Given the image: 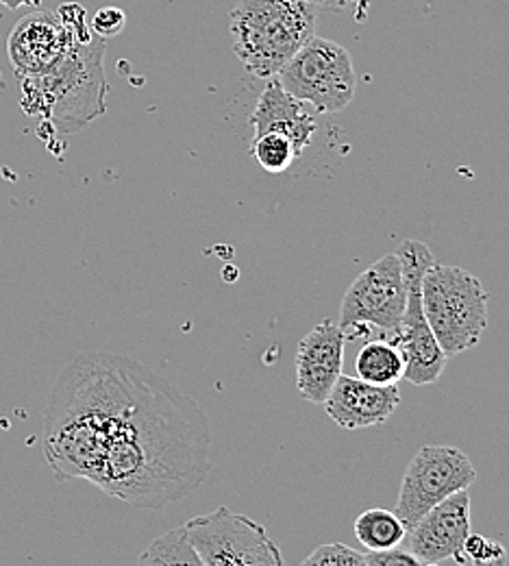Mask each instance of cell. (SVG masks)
I'll return each instance as SVG.
<instances>
[{"label":"cell","mask_w":509,"mask_h":566,"mask_svg":"<svg viewBox=\"0 0 509 566\" xmlns=\"http://www.w3.org/2000/svg\"><path fill=\"white\" fill-rule=\"evenodd\" d=\"M251 125L255 138L264 134H284L288 136L300 153L311 144L318 132L314 114L305 109V103L288 94L277 78H271L251 114Z\"/></svg>","instance_id":"15"},{"label":"cell","mask_w":509,"mask_h":566,"mask_svg":"<svg viewBox=\"0 0 509 566\" xmlns=\"http://www.w3.org/2000/svg\"><path fill=\"white\" fill-rule=\"evenodd\" d=\"M353 530L365 552H385L399 547L407 536V530L396 512L385 507H370L362 512L356 518Z\"/></svg>","instance_id":"17"},{"label":"cell","mask_w":509,"mask_h":566,"mask_svg":"<svg viewBox=\"0 0 509 566\" xmlns=\"http://www.w3.org/2000/svg\"><path fill=\"white\" fill-rule=\"evenodd\" d=\"M251 153L257 164L271 175H284L300 157V148L284 134H264L259 138H253Z\"/></svg>","instance_id":"19"},{"label":"cell","mask_w":509,"mask_h":566,"mask_svg":"<svg viewBox=\"0 0 509 566\" xmlns=\"http://www.w3.org/2000/svg\"><path fill=\"white\" fill-rule=\"evenodd\" d=\"M356 370L368 384L396 386L405 377V359L394 343L385 338L370 340L358 354Z\"/></svg>","instance_id":"16"},{"label":"cell","mask_w":509,"mask_h":566,"mask_svg":"<svg viewBox=\"0 0 509 566\" xmlns=\"http://www.w3.org/2000/svg\"><path fill=\"white\" fill-rule=\"evenodd\" d=\"M73 42V2L62 4L57 13L33 11L24 15L7 40L13 74L22 81L53 71L68 55Z\"/></svg>","instance_id":"11"},{"label":"cell","mask_w":509,"mask_h":566,"mask_svg":"<svg viewBox=\"0 0 509 566\" xmlns=\"http://www.w3.org/2000/svg\"><path fill=\"white\" fill-rule=\"evenodd\" d=\"M125 24H127V13L123 9H118V7H103L92 18L89 27H92V31L96 35H100L105 40V38L120 35Z\"/></svg>","instance_id":"21"},{"label":"cell","mask_w":509,"mask_h":566,"mask_svg":"<svg viewBox=\"0 0 509 566\" xmlns=\"http://www.w3.org/2000/svg\"><path fill=\"white\" fill-rule=\"evenodd\" d=\"M475 482V464L462 449L427 444L418 449L405 469L394 512L410 532L437 503L468 491Z\"/></svg>","instance_id":"10"},{"label":"cell","mask_w":509,"mask_h":566,"mask_svg":"<svg viewBox=\"0 0 509 566\" xmlns=\"http://www.w3.org/2000/svg\"><path fill=\"white\" fill-rule=\"evenodd\" d=\"M318 9L329 11H351L358 22H364L368 0H311Z\"/></svg>","instance_id":"23"},{"label":"cell","mask_w":509,"mask_h":566,"mask_svg":"<svg viewBox=\"0 0 509 566\" xmlns=\"http://www.w3.org/2000/svg\"><path fill=\"white\" fill-rule=\"evenodd\" d=\"M401 264L403 280L407 283V307L401 321L399 332L390 338L403 359L405 377L414 386H432L444 375L448 355L442 352L436 334L432 332L425 312H423V277L436 264L432 249L421 240H405L394 251Z\"/></svg>","instance_id":"6"},{"label":"cell","mask_w":509,"mask_h":566,"mask_svg":"<svg viewBox=\"0 0 509 566\" xmlns=\"http://www.w3.org/2000/svg\"><path fill=\"white\" fill-rule=\"evenodd\" d=\"M410 552L423 563L455 560L464 558V543L470 536V493L462 491L437 503L410 532Z\"/></svg>","instance_id":"13"},{"label":"cell","mask_w":509,"mask_h":566,"mask_svg":"<svg viewBox=\"0 0 509 566\" xmlns=\"http://www.w3.org/2000/svg\"><path fill=\"white\" fill-rule=\"evenodd\" d=\"M423 312L442 352L475 349L488 327V292L473 273L436 262L423 277Z\"/></svg>","instance_id":"5"},{"label":"cell","mask_w":509,"mask_h":566,"mask_svg":"<svg viewBox=\"0 0 509 566\" xmlns=\"http://www.w3.org/2000/svg\"><path fill=\"white\" fill-rule=\"evenodd\" d=\"M300 566H320V563L316 560V556H314V554H309V556L305 558V563Z\"/></svg>","instance_id":"25"},{"label":"cell","mask_w":509,"mask_h":566,"mask_svg":"<svg viewBox=\"0 0 509 566\" xmlns=\"http://www.w3.org/2000/svg\"><path fill=\"white\" fill-rule=\"evenodd\" d=\"M148 366L107 352H85L60 373L44 412V458L62 482L98 473L114 423L136 399Z\"/></svg>","instance_id":"2"},{"label":"cell","mask_w":509,"mask_h":566,"mask_svg":"<svg viewBox=\"0 0 509 566\" xmlns=\"http://www.w3.org/2000/svg\"><path fill=\"white\" fill-rule=\"evenodd\" d=\"M138 566H208L192 547L185 527H174L155 538L138 560Z\"/></svg>","instance_id":"18"},{"label":"cell","mask_w":509,"mask_h":566,"mask_svg":"<svg viewBox=\"0 0 509 566\" xmlns=\"http://www.w3.org/2000/svg\"><path fill=\"white\" fill-rule=\"evenodd\" d=\"M322 406L329 419L342 429H365L392 419L401 406V390L399 386H374L342 373Z\"/></svg>","instance_id":"14"},{"label":"cell","mask_w":509,"mask_h":566,"mask_svg":"<svg viewBox=\"0 0 509 566\" xmlns=\"http://www.w3.org/2000/svg\"><path fill=\"white\" fill-rule=\"evenodd\" d=\"M183 527L208 566H286L282 547L262 523L224 505L190 518Z\"/></svg>","instance_id":"9"},{"label":"cell","mask_w":509,"mask_h":566,"mask_svg":"<svg viewBox=\"0 0 509 566\" xmlns=\"http://www.w3.org/2000/svg\"><path fill=\"white\" fill-rule=\"evenodd\" d=\"M407 307V283L399 258L383 255L351 283L340 305L338 325L347 340L364 338L370 332L390 340L403 321Z\"/></svg>","instance_id":"8"},{"label":"cell","mask_w":509,"mask_h":566,"mask_svg":"<svg viewBox=\"0 0 509 566\" xmlns=\"http://www.w3.org/2000/svg\"><path fill=\"white\" fill-rule=\"evenodd\" d=\"M74 42L68 55L46 74L22 78L20 105L26 116L42 120L57 134L73 136L107 105V78L103 71L105 40L92 31L85 9L73 2Z\"/></svg>","instance_id":"3"},{"label":"cell","mask_w":509,"mask_h":566,"mask_svg":"<svg viewBox=\"0 0 509 566\" xmlns=\"http://www.w3.org/2000/svg\"><path fill=\"white\" fill-rule=\"evenodd\" d=\"M427 566H439V565H436V563H430V565Z\"/></svg>","instance_id":"26"},{"label":"cell","mask_w":509,"mask_h":566,"mask_svg":"<svg viewBox=\"0 0 509 566\" xmlns=\"http://www.w3.org/2000/svg\"><path fill=\"white\" fill-rule=\"evenodd\" d=\"M212 442L203 406L148 368L134 403L109 431L92 484L131 507L166 510L205 484Z\"/></svg>","instance_id":"1"},{"label":"cell","mask_w":509,"mask_h":566,"mask_svg":"<svg viewBox=\"0 0 509 566\" xmlns=\"http://www.w3.org/2000/svg\"><path fill=\"white\" fill-rule=\"evenodd\" d=\"M275 78L296 101L311 105L318 114L344 112L358 90L349 51L325 38H311Z\"/></svg>","instance_id":"7"},{"label":"cell","mask_w":509,"mask_h":566,"mask_svg":"<svg viewBox=\"0 0 509 566\" xmlns=\"http://www.w3.org/2000/svg\"><path fill=\"white\" fill-rule=\"evenodd\" d=\"M42 0H0L7 9H20V7H40Z\"/></svg>","instance_id":"24"},{"label":"cell","mask_w":509,"mask_h":566,"mask_svg":"<svg viewBox=\"0 0 509 566\" xmlns=\"http://www.w3.org/2000/svg\"><path fill=\"white\" fill-rule=\"evenodd\" d=\"M347 343L349 340L336 321L314 325L298 343L294 357L296 390L305 401L314 406H322L327 401L342 375Z\"/></svg>","instance_id":"12"},{"label":"cell","mask_w":509,"mask_h":566,"mask_svg":"<svg viewBox=\"0 0 509 566\" xmlns=\"http://www.w3.org/2000/svg\"><path fill=\"white\" fill-rule=\"evenodd\" d=\"M318 7L311 0H237L229 33L242 66L259 78H275L316 38Z\"/></svg>","instance_id":"4"},{"label":"cell","mask_w":509,"mask_h":566,"mask_svg":"<svg viewBox=\"0 0 509 566\" xmlns=\"http://www.w3.org/2000/svg\"><path fill=\"white\" fill-rule=\"evenodd\" d=\"M365 566H423V560L416 558L410 549L392 547L385 552H368L364 554Z\"/></svg>","instance_id":"22"},{"label":"cell","mask_w":509,"mask_h":566,"mask_svg":"<svg viewBox=\"0 0 509 566\" xmlns=\"http://www.w3.org/2000/svg\"><path fill=\"white\" fill-rule=\"evenodd\" d=\"M464 558H470L473 566H506L508 552L501 543L490 541L481 534H473L464 543Z\"/></svg>","instance_id":"20"}]
</instances>
